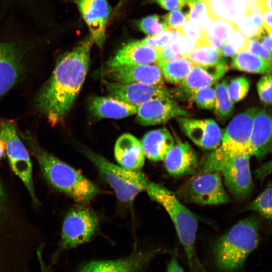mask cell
<instances>
[{
  "mask_svg": "<svg viewBox=\"0 0 272 272\" xmlns=\"http://www.w3.org/2000/svg\"><path fill=\"white\" fill-rule=\"evenodd\" d=\"M250 157L247 153L230 156L225 158L217 168V171L223 174L226 187L239 199L246 198L253 188Z\"/></svg>",
  "mask_w": 272,
  "mask_h": 272,
  "instance_id": "30bf717a",
  "label": "cell"
},
{
  "mask_svg": "<svg viewBox=\"0 0 272 272\" xmlns=\"http://www.w3.org/2000/svg\"><path fill=\"white\" fill-rule=\"evenodd\" d=\"M257 109L248 108L231 120L222 134L220 145L202 161L201 170L218 171L219 164L225 158L239 153H248L254 117Z\"/></svg>",
  "mask_w": 272,
  "mask_h": 272,
  "instance_id": "5b68a950",
  "label": "cell"
},
{
  "mask_svg": "<svg viewBox=\"0 0 272 272\" xmlns=\"http://www.w3.org/2000/svg\"><path fill=\"white\" fill-rule=\"evenodd\" d=\"M42 248L38 249V250L37 251V255L40 264L41 272H46L45 268L44 261L42 258Z\"/></svg>",
  "mask_w": 272,
  "mask_h": 272,
  "instance_id": "681fc988",
  "label": "cell"
},
{
  "mask_svg": "<svg viewBox=\"0 0 272 272\" xmlns=\"http://www.w3.org/2000/svg\"><path fill=\"white\" fill-rule=\"evenodd\" d=\"M248 38H246L237 28L233 31L228 39L229 41L238 51L245 49Z\"/></svg>",
  "mask_w": 272,
  "mask_h": 272,
  "instance_id": "b9f144b4",
  "label": "cell"
},
{
  "mask_svg": "<svg viewBox=\"0 0 272 272\" xmlns=\"http://www.w3.org/2000/svg\"><path fill=\"white\" fill-rule=\"evenodd\" d=\"M137 120L143 125L164 123L175 117L188 116L187 112L172 98L150 100L138 107Z\"/></svg>",
  "mask_w": 272,
  "mask_h": 272,
  "instance_id": "e0dca14e",
  "label": "cell"
},
{
  "mask_svg": "<svg viewBox=\"0 0 272 272\" xmlns=\"http://www.w3.org/2000/svg\"><path fill=\"white\" fill-rule=\"evenodd\" d=\"M228 69L226 63L212 64H193L181 85L190 95L213 85L221 79Z\"/></svg>",
  "mask_w": 272,
  "mask_h": 272,
  "instance_id": "44dd1931",
  "label": "cell"
},
{
  "mask_svg": "<svg viewBox=\"0 0 272 272\" xmlns=\"http://www.w3.org/2000/svg\"><path fill=\"white\" fill-rule=\"evenodd\" d=\"M250 4L253 7L258 8L260 9V5L263 0H248Z\"/></svg>",
  "mask_w": 272,
  "mask_h": 272,
  "instance_id": "816d5d0a",
  "label": "cell"
},
{
  "mask_svg": "<svg viewBox=\"0 0 272 272\" xmlns=\"http://www.w3.org/2000/svg\"><path fill=\"white\" fill-rule=\"evenodd\" d=\"M209 17L235 23L257 8L248 0H204Z\"/></svg>",
  "mask_w": 272,
  "mask_h": 272,
  "instance_id": "603a6c76",
  "label": "cell"
},
{
  "mask_svg": "<svg viewBox=\"0 0 272 272\" xmlns=\"http://www.w3.org/2000/svg\"><path fill=\"white\" fill-rule=\"evenodd\" d=\"M98 225L96 214L83 206H77L66 215L62 223L61 239L53 260L64 250L89 241L94 235Z\"/></svg>",
  "mask_w": 272,
  "mask_h": 272,
  "instance_id": "9c48e42d",
  "label": "cell"
},
{
  "mask_svg": "<svg viewBox=\"0 0 272 272\" xmlns=\"http://www.w3.org/2000/svg\"><path fill=\"white\" fill-rule=\"evenodd\" d=\"M257 89L260 100L265 104L271 103V75L266 74L261 77L257 84Z\"/></svg>",
  "mask_w": 272,
  "mask_h": 272,
  "instance_id": "f35d334b",
  "label": "cell"
},
{
  "mask_svg": "<svg viewBox=\"0 0 272 272\" xmlns=\"http://www.w3.org/2000/svg\"><path fill=\"white\" fill-rule=\"evenodd\" d=\"M94 41L90 36L59 56L49 79L39 91L36 108L55 125L72 108L87 74Z\"/></svg>",
  "mask_w": 272,
  "mask_h": 272,
  "instance_id": "6da1fadb",
  "label": "cell"
},
{
  "mask_svg": "<svg viewBox=\"0 0 272 272\" xmlns=\"http://www.w3.org/2000/svg\"><path fill=\"white\" fill-rule=\"evenodd\" d=\"M192 99L200 108L212 109L215 99L214 88L211 86L201 89L191 95Z\"/></svg>",
  "mask_w": 272,
  "mask_h": 272,
  "instance_id": "8d00e7d4",
  "label": "cell"
},
{
  "mask_svg": "<svg viewBox=\"0 0 272 272\" xmlns=\"http://www.w3.org/2000/svg\"><path fill=\"white\" fill-rule=\"evenodd\" d=\"M177 197L186 202L214 205L230 201L219 171L199 172L177 191Z\"/></svg>",
  "mask_w": 272,
  "mask_h": 272,
  "instance_id": "52a82bcc",
  "label": "cell"
},
{
  "mask_svg": "<svg viewBox=\"0 0 272 272\" xmlns=\"http://www.w3.org/2000/svg\"><path fill=\"white\" fill-rule=\"evenodd\" d=\"M266 49L271 52V33L268 32L263 27L254 39Z\"/></svg>",
  "mask_w": 272,
  "mask_h": 272,
  "instance_id": "7bdbcfd3",
  "label": "cell"
},
{
  "mask_svg": "<svg viewBox=\"0 0 272 272\" xmlns=\"http://www.w3.org/2000/svg\"><path fill=\"white\" fill-rule=\"evenodd\" d=\"M180 36L177 30L168 27L164 31L156 35L149 36L141 40L148 45L161 49L172 43Z\"/></svg>",
  "mask_w": 272,
  "mask_h": 272,
  "instance_id": "836d02e7",
  "label": "cell"
},
{
  "mask_svg": "<svg viewBox=\"0 0 272 272\" xmlns=\"http://www.w3.org/2000/svg\"><path fill=\"white\" fill-rule=\"evenodd\" d=\"M227 84V79H225L217 83L214 88V111L218 119L222 122H225L231 116L234 108L228 92Z\"/></svg>",
  "mask_w": 272,
  "mask_h": 272,
  "instance_id": "f546056e",
  "label": "cell"
},
{
  "mask_svg": "<svg viewBox=\"0 0 272 272\" xmlns=\"http://www.w3.org/2000/svg\"><path fill=\"white\" fill-rule=\"evenodd\" d=\"M249 87V80L244 76L234 78L228 83V92L234 104L241 101L246 96Z\"/></svg>",
  "mask_w": 272,
  "mask_h": 272,
  "instance_id": "d6a6232c",
  "label": "cell"
},
{
  "mask_svg": "<svg viewBox=\"0 0 272 272\" xmlns=\"http://www.w3.org/2000/svg\"><path fill=\"white\" fill-rule=\"evenodd\" d=\"M162 8L172 11L181 10L186 4L187 0H155Z\"/></svg>",
  "mask_w": 272,
  "mask_h": 272,
  "instance_id": "ee69618b",
  "label": "cell"
},
{
  "mask_svg": "<svg viewBox=\"0 0 272 272\" xmlns=\"http://www.w3.org/2000/svg\"><path fill=\"white\" fill-rule=\"evenodd\" d=\"M271 150V118L264 109H257L254 115L247 152L251 156L263 158Z\"/></svg>",
  "mask_w": 272,
  "mask_h": 272,
  "instance_id": "ffe728a7",
  "label": "cell"
},
{
  "mask_svg": "<svg viewBox=\"0 0 272 272\" xmlns=\"http://www.w3.org/2000/svg\"><path fill=\"white\" fill-rule=\"evenodd\" d=\"M145 191L162 206L170 217L185 252L189 271L207 272L196 252L195 242L198 227L196 216L172 191L162 185L149 181Z\"/></svg>",
  "mask_w": 272,
  "mask_h": 272,
  "instance_id": "277c9868",
  "label": "cell"
},
{
  "mask_svg": "<svg viewBox=\"0 0 272 272\" xmlns=\"http://www.w3.org/2000/svg\"><path fill=\"white\" fill-rule=\"evenodd\" d=\"M184 58L193 64H212L225 63L222 52L212 46L208 42L197 44Z\"/></svg>",
  "mask_w": 272,
  "mask_h": 272,
  "instance_id": "83f0119b",
  "label": "cell"
},
{
  "mask_svg": "<svg viewBox=\"0 0 272 272\" xmlns=\"http://www.w3.org/2000/svg\"><path fill=\"white\" fill-rule=\"evenodd\" d=\"M141 142L146 157L153 161H160L164 160L175 140L168 129L162 127L147 132Z\"/></svg>",
  "mask_w": 272,
  "mask_h": 272,
  "instance_id": "d4e9b609",
  "label": "cell"
},
{
  "mask_svg": "<svg viewBox=\"0 0 272 272\" xmlns=\"http://www.w3.org/2000/svg\"><path fill=\"white\" fill-rule=\"evenodd\" d=\"M98 75L106 80L120 84L141 83L162 85L164 77L156 64H136L100 70Z\"/></svg>",
  "mask_w": 272,
  "mask_h": 272,
  "instance_id": "4fadbf2b",
  "label": "cell"
},
{
  "mask_svg": "<svg viewBox=\"0 0 272 272\" xmlns=\"http://www.w3.org/2000/svg\"><path fill=\"white\" fill-rule=\"evenodd\" d=\"M47 182L75 200L85 203L98 193L96 185L79 171L43 149L31 135H22Z\"/></svg>",
  "mask_w": 272,
  "mask_h": 272,
  "instance_id": "7a4b0ae2",
  "label": "cell"
},
{
  "mask_svg": "<svg viewBox=\"0 0 272 272\" xmlns=\"http://www.w3.org/2000/svg\"><path fill=\"white\" fill-rule=\"evenodd\" d=\"M22 68L21 54L17 46L0 41V97L16 84Z\"/></svg>",
  "mask_w": 272,
  "mask_h": 272,
  "instance_id": "ac0fdd59",
  "label": "cell"
},
{
  "mask_svg": "<svg viewBox=\"0 0 272 272\" xmlns=\"http://www.w3.org/2000/svg\"><path fill=\"white\" fill-rule=\"evenodd\" d=\"M176 143L164 160L165 167L172 175L180 176L194 173L197 167V155L187 142H182L177 136Z\"/></svg>",
  "mask_w": 272,
  "mask_h": 272,
  "instance_id": "d6986e66",
  "label": "cell"
},
{
  "mask_svg": "<svg viewBox=\"0 0 272 272\" xmlns=\"http://www.w3.org/2000/svg\"><path fill=\"white\" fill-rule=\"evenodd\" d=\"M102 83L109 96L137 107L152 100L172 98L171 92L163 85L120 84L104 79Z\"/></svg>",
  "mask_w": 272,
  "mask_h": 272,
  "instance_id": "8fae6325",
  "label": "cell"
},
{
  "mask_svg": "<svg viewBox=\"0 0 272 272\" xmlns=\"http://www.w3.org/2000/svg\"><path fill=\"white\" fill-rule=\"evenodd\" d=\"M161 249L141 251L116 260H94L82 264L77 272H147Z\"/></svg>",
  "mask_w": 272,
  "mask_h": 272,
  "instance_id": "7c38bea8",
  "label": "cell"
},
{
  "mask_svg": "<svg viewBox=\"0 0 272 272\" xmlns=\"http://www.w3.org/2000/svg\"><path fill=\"white\" fill-rule=\"evenodd\" d=\"M231 67L250 73L268 74L271 65L261 58L246 49L241 50L233 56Z\"/></svg>",
  "mask_w": 272,
  "mask_h": 272,
  "instance_id": "484cf974",
  "label": "cell"
},
{
  "mask_svg": "<svg viewBox=\"0 0 272 272\" xmlns=\"http://www.w3.org/2000/svg\"><path fill=\"white\" fill-rule=\"evenodd\" d=\"M164 19L169 27L176 30L189 20L188 14L179 9L171 11L165 16Z\"/></svg>",
  "mask_w": 272,
  "mask_h": 272,
  "instance_id": "ab89813d",
  "label": "cell"
},
{
  "mask_svg": "<svg viewBox=\"0 0 272 272\" xmlns=\"http://www.w3.org/2000/svg\"><path fill=\"white\" fill-rule=\"evenodd\" d=\"M0 137L5 142L6 153L12 170L26 187L34 203L38 205L33 183L32 163L13 121L5 120L0 122Z\"/></svg>",
  "mask_w": 272,
  "mask_h": 272,
  "instance_id": "ba28073f",
  "label": "cell"
},
{
  "mask_svg": "<svg viewBox=\"0 0 272 272\" xmlns=\"http://www.w3.org/2000/svg\"><path fill=\"white\" fill-rule=\"evenodd\" d=\"M189 7L188 19L197 22L201 29L207 31L212 22L209 17L204 0H187Z\"/></svg>",
  "mask_w": 272,
  "mask_h": 272,
  "instance_id": "4dcf8cb0",
  "label": "cell"
},
{
  "mask_svg": "<svg viewBox=\"0 0 272 272\" xmlns=\"http://www.w3.org/2000/svg\"><path fill=\"white\" fill-rule=\"evenodd\" d=\"M248 209L258 213L265 218H271V186L270 184L249 204Z\"/></svg>",
  "mask_w": 272,
  "mask_h": 272,
  "instance_id": "1f68e13d",
  "label": "cell"
},
{
  "mask_svg": "<svg viewBox=\"0 0 272 272\" xmlns=\"http://www.w3.org/2000/svg\"><path fill=\"white\" fill-rule=\"evenodd\" d=\"M160 59V49L144 43L141 40L123 45L100 70L126 65L156 63Z\"/></svg>",
  "mask_w": 272,
  "mask_h": 272,
  "instance_id": "2e32d148",
  "label": "cell"
},
{
  "mask_svg": "<svg viewBox=\"0 0 272 272\" xmlns=\"http://www.w3.org/2000/svg\"><path fill=\"white\" fill-rule=\"evenodd\" d=\"M163 77L170 83L181 85L193 64L186 58L161 60L156 63Z\"/></svg>",
  "mask_w": 272,
  "mask_h": 272,
  "instance_id": "4316f807",
  "label": "cell"
},
{
  "mask_svg": "<svg viewBox=\"0 0 272 272\" xmlns=\"http://www.w3.org/2000/svg\"><path fill=\"white\" fill-rule=\"evenodd\" d=\"M235 24L238 30L248 39H254L263 28L256 25L249 15L244 16Z\"/></svg>",
  "mask_w": 272,
  "mask_h": 272,
  "instance_id": "74e56055",
  "label": "cell"
},
{
  "mask_svg": "<svg viewBox=\"0 0 272 272\" xmlns=\"http://www.w3.org/2000/svg\"><path fill=\"white\" fill-rule=\"evenodd\" d=\"M75 3L94 43L102 48L105 40L107 23L110 13L107 1L75 0Z\"/></svg>",
  "mask_w": 272,
  "mask_h": 272,
  "instance_id": "9a60e30c",
  "label": "cell"
},
{
  "mask_svg": "<svg viewBox=\"0 0 272 272\" xmlns=\"http://www.w3.org/2000/svg\"><path fill=\"white\" fill-rule=\"evenodd\" d=\"M271 162L266 163L257 170V175L259 178H263L266 176L270 172Z\"/></svg>",
  "mask_w": 272,
  "mask_h": 272,
  "instance_id": "7dc6e473",
  "label": "cell"
},
{
  "mask_svg": "<svg viewBox=\"0 0 272 272\" xmlns=\"http://www.w3.org/2000/svg\"><path fill=\"white\" fill-rule=\"evenodd\" d=\"M259 222L249 218L238 222L214 243L213 263L220 272H238L259 243Z\"/></svg>",
  "mask_w": 272,
  "mask_h": 272,
  "instance_id": "3957f363",
  "label": "cell"
},
{
  "mask_svg": "<svg viewBox=\"0 0 272 272\" xmlns=\"http://www.w3.org/2000/svg\"><path fill=\"white\" fill-rule=\"evenodd\" d=\"M262 16V26L264 29L268 32H272L271 26V11L267 9H261Z\"/></svg>",
  "mask_w": 272,
  "mask_h": 272,
  "instance_id": "f6af8a7d",
  "label": "cell"
},
{
  "mask_svg": "<svg viewBox=\"0 0 272 272\" xmlns=\"http://www.w3.org/2000/svg\"><path fill=\"white\" fill-rule=\"evenodd\" d=\"M177 30L180 36L191 39L195 42L196 45L208 42L206 32L195 21L188 20Z\"/></svg>",
  "mask_w": 272,
  "mask_h": 272,
  "instance_id": "d590c367",
  "label": "cell"
},
{
  "mask_svg": "<svg viewBox=\"0 0 272 272\" xmlns=\"http://www.w3.org/2000/svg\"><path fill=\"white\" fill-rule=\"evenodd\" d=\"M85 153L120 201L130 202L139 193L146 190L149 180L142 172L115 165L90 151L86 150Z\"/></svg>",
  "mask_w": 272,
  "mask_h": 272,
  "instance_id": "8992f818",
  "label": "cell"
},
{
  "mask_svg": "<svg viewBox=\"0 0 272 272\" xmlns=\"http://www.w3.org/2000/svg\"><path fill=\"white\" fill-rule=\"evenodd\" d=\"M114 156L121 167L131 170L142 168L146 157L141 142L129 133L123 134L117 139L114 147Z\"/></svg>",
  "mask_w": 272,
  "mask_h": 272,
  "instance_id": "7402d4cb",
  "label": "cell"
},
{
  "mask_svg": "<svg viewBox=\"0 0 272 272\" xmlns=\"http://www.w3.org/2000/svg\"><path fill=\"white\" fill-rule=\"evenodd\" d=\"M245 49L264 59L270 65L271 64V52L264 48L255 40L248 39Z\"/></svg>",
  "mask_w": 272,
  "mask_h": 272,
  "instance_id": "60d3db41",
  "label": "cell"
},
{
  "mask_svg": "<svg viewBox=\"0 0 272 272\" xmlns=\"http://www.w3.org/2000/svg\"><path fill=\"white\" fill-rule=\"evenodd\" d=\"M91 114L98 118L119 119L137 113L138 107L110 96H94L88 101Z\"/></svg>",
  "mask_w": 272,
  "mask_h": 272,
  "instance_id": "cb8c5ba5",
  "label": "cell"
},
{
  "mask_svg": "<svg viewBox=\"0 0 272 272\" xmlns=\"http://www.w3.org/2000/svg\"><path fill=\"white\" fill-rule=\"evenodd\" d=\"M180 129L195 145L204 150H215L220 145L222 133L213 119L177 117Z\"/></svg>",
  "mask_w": 272,
  "mask_h": 272,
  "instance_id": "5bb4252c",
  "label": "cell"
},
{
  "mask_svg": "<svg viewBox=\"0 0 272 272\" xmlns=\"http://www.w3.org/2000/svg\"><path fill=\"white\" fill-rule=\"evenodd\" d=\"M138 25L142 32L149 36L159 34L168 28L164 19L157 15L150 16L142 19Z\"/></svg>",
  "mask_w": 272,
  "mask_h": 272,
  "instance_id": "e575fe53",
  "label": "cell"
},
{
  "mask_svg": "<svg viewBox=\"0 0 272 272\" xmlns=\"http://www.w3.org/2000/svg\"><path fill=\"white\" fill-rule=\"evenodd\" d=\"M6 196L5 194L0 182V217L5 211L6 208Z\"/></svg>",
  "mask_w": 272,
  "mask_h": 272,
  "instance_id": "c3c4849f",
  "label": "cell"
},
{
  "mask_svg": "<svg viewBox=\"0 0 272 272\" xmlns=\"http://www.w3.org/2000/svg\"><path fill=\"white\" fill-rule=\"evenodd\" d=\"M237 28L234 23L222 20H214L212 21L209 29L206 31L207 41L212 46L221 51L224 43Z\"/></svg>",
  "mask_w": 272,
  "mask_h": 272,
  "instance_id": "f1b7e54d",
  "label": "cell"
},
{
  "mask_svg": "<svg viewBox=\"0 0 272 272\" xmlns=\"http://www.w3.org/2000/svg\"><path fill=\"white\" fill-rule=\"evenodd\" d=\"M6 151V144L4 141L0 137V160L3 157Z\"/></svg>",
  "mask_w": 272,
  "mask_h": 272,
  "instance_id": "f907efd6",
  "label": "cell"
},
{
  "mask_svg": "<svg viewBox=\"0 0 272 272\" xmlns=\"http://www.w3.org/2000/svg\"><path fill=\"white\" fill-rule=\"evenodd\" d=\"M166 272H184L175 255L173 256L167 263Z\"/></svg>",
  "mask_w": 272,
  "mask_h": 272,
  "instance_id": "bcb514c9",
  "label": "cell"
}]
</instances>
